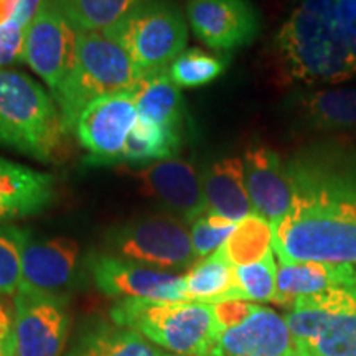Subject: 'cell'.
<instances>
[{"label":"cell","instance_id":"obj_29","mask_svg":"<svg viewBox=\"0 0 356 356\" xmlns=\"http://www.w3.org/2000/svg\"><path fill=\"white\" fill-rule=\"evenodd\" d=\"M226 65V58L210 55L198 48H190L173 61L168 73L178 88H198L221 76Z\"/></svg>","mask_w":356,"mask_h":356},{"label":"cell","instance_id":"obj_32","mask_svg":"<svg viewBox=\"0 0 356 356\" xmlns=\"http://www.w3.org/2000/svg\"><path fill=\"white\" fill-rule=\"evenodd\" d=\"M25 29L15 20L0 24V70L6 66L24 63Z\"/></svg>","mask_w":356,"mask_h":356},{"label":"cell","instance_id":"obj_8","mask_svg":"<svg viewBox=\"0 0 356 356\" xmlns=\"http://www.w3.org/2000/svg\"><path fill=\"white\" fill-rule=\"evenodd\" d=\"M13 310L19 356H61L71 325L68 297L22 286Z\"/></svg>","mask_w":356,"mask_h":356},{"label":"cell","instance_id":"obj_10","mask_svg":"<svg viewBox=\"0 0 356 356\" xmlns=\"http://www.w3.org/2000/svg\"><path fill=\"white\" fill-rule=\"evenodd\" d=\"M137 119L132 91L102 96L86 106L74 126L79 144L91 155L86 162L95 165L118 163Z\"/></svg>","mask_w":356,"mask_h":356},{"label":"cell","instance_id":"obj_24","mask_svg":"<svg viewBox=\"0 0 356 356\" xmlns=\"http://www.w3.org/2000/svg\"><path fill=\"white\" fill-rule=\"evenodd\" d=\"M181 144V134L137 119L129 132L118 163H147L172 159Z\"/></svg>","mask_w":356,"mask_h":356},{"label":"cell","instance_id":"obj_11","mask_svg":"<svg viewBox=\"0 0 356 356\" xmlns=\"http://www.w3.org/2000/svg\"><path fill=\"white\" fill-rule=\"evenodd\" d=\"M89 270L97 291L109 297L181 302L186 297L185 277L159 270L113 254H96L89 259Z\"/></svg>","mask_w":356,"mask_h":356},{"label":"cell","instance_id":"obj_13","mask_svg":"<svg viewBox=\"0 0 356 356\" xmlns=\"http://www.w3.org/2000/svg\"><path fill=\"white\" fill-rule=\"evenodd\" d=\"M144 195L175 213L178 220L193 222L208 211L202 173L188 160L165 159L132 172Z\"/></svg>","mask_w":356,"mask_h":356},{"label":"cell","instance_id":"obj_21","mask_svg":"<svg viewBox=\"0 0 356 356\" xmlns=\"http://www.w3.org/2000/svg\"><path fill=\"white\" fill-rule=\"evenodd\" d=\"M293 104L302 122L314 131L356 129V89H317L302 92Z\"/></svg>","mask_w":356,"mask_h":356},{"label":"cell","instance_id":"obj_7","mask_svg":"<svg viewBox=\"0 0 356 356\" xmlns=\"http://www.w3.org/2000/svg\"><path fill=\"white\" fill-rule=\"evenodd\" d=\"M113 256L167 273L198 262L185 222L173 216H149L114 226L106 234Z\"/></svg>","mask_w":356,"mask_h":356},{"label":"cell","instance_id":"obj_6","mask_svg":"<svg viewBox=\"0 0 356 356\" xmlns=\"http://www.w3.org/2000/svg\"><path fill=\"white\" fill-rule=\"evenodd\" d=\"M104 33L121 44L144 76L168 71L188 43L186 20L173 0H142Z\"/></svg>","mask_w":356,"mask_h":356},{"label":"cell","instance_id":"obj_16","mask_svg":"<svg viewBox=\"0 0 356 356\" xmlns=\"http://www.w3.org/2000/svg\"><path fill=\"white\" fill-rule=\"evenodd\" d=\"M207 356H299L286 318L257 305L243 323L225 330Z\"/></svg>","mask_w":356,"mask_h":356},{"label":"cell","instance_id":"obj_4","mask_svg":"<svg viewBox=\"0 0 356 356\" xmlns=\"http://www.w3.org/2000/svg\"><path fill=\"white\" fill-rule=\"evenodd\" d=\"M111 318L177 356H207L222 333L213 305L188 300L121 299Z\"/></svg>","mask_w":356,"mask_h":356},{"label":"cell","instance_id":"obj_25","mask_svg":"<svg viewBox=\"0 0 356 356\" xmlns=\"http://www.w3.org/2000/svg\"><path fill=\"white\" fill-rule=\"evenodd\" d=\"M142 0H51L78 33L104 32Z\"/></svg>","mask_w":356,"mask_h":356},{"label":"cell","instance_id":"obj_35","mask_svg":"<svg viewBox=\"0 0 356 356\" xmlns=\"http://www.w3.org/2000/svg\"><path fill=\"white\" fill-rule=\"evenodd\" d=\"M338 20L356 68V0H337Z\"/></svg>","mask_w":356,"mask_h":356},{"label":"cell","instance_id":"obj_20","mask_svg":"<svg viewBox=\"0 0 356 356\" xmlns=\"http://www.w3.org/2000/svg\"><path fill=\"white\" fill-rule=\"evenodd\" d=\"M184 277L188 302L215 305L228 300H244L236 266L231 264L222 248L198 261Z\"/></svg>","mask_w":356,"mask_h":356},{"label":"cell","instance_id":"obj_17","mask_svg":"<svg viewBox=\"0 0 356 356\" xmlns=\"http://www.w3.org/2000/svg\"><path fill=\"white\" fill-rule=\"evenodd\" d=\"M55 177L0 157V225L33 216L55 200Z\"/></svg>","mask_w":356,"mask_h":356},{"label":"cell","instance_id":"obj_5","mask_svg":"<svg viewBox=\"0 0 356 356\" xmlns=\"http://www.w3.org/2000/svg\"><path fill=\"white\" fill-rule=\"evenodd\" d=\"M142 78V71L118 42L104 32H84L78 33L73 68L51 96L70 132L76 126L83 109L92 101L134 91Z\"/></svg>","mask_w":356,"mask_h":356},{"label":"cell","instance_id":"obj_23","mask_svg":"<svg viewBox=\"0 0 356 356\" xmlns=\"http://www.w3.org/2000/svg\"><path fill=\"white\" fill-rule=\"evenodd\" d=\"M66 356H175L121 325L101 323L84 332Z\"/></svg>","mask_w":356,"mask_h":356},{"label":"cell","instance_id":"obj_9","mask_svg":"<svg viewBox=\"0 0 356 356\" xmlns=\"http://www.w3.org/2000/svg\"><path fill=\"white\" fill-rule=\"evenodd\" d=\"M78 32L51 0L43 6L25 29L24 63L43 79L55 95L76 60Z\"/></svg>","mask_w":356,"mask_h":356},{"label":"cell","instance_id":"obj_34","mask_svg":"<svg viewBox=\"0 0 356 356\" xmlns=\"http://www.w3.org/2000/svg\"><path fill=\"white\" fill-rule=\"evenodd\" d=\"M0 356H19L13 304L0 300Z\"/></svg>","mask_w":356,"mask_h":356},{"label":"cell","instance_id":"obj_22","mask_svg":"<svg viewBox=\"0 0 356 356\" xmlns=\"http://www.w3.org/2000/svg\"><path fill=\"white\" fill-rule=\"evenodd\" d=\"M132 95L139 119L180 132L186 115L185 101L168 71L145 74Z\"/></svg>","mask_w":356,"mask_h":356},{"label":"cell","instance_id":"obj_15","mask_svg":"<svg viewBox=\"0 0 356 356\" xmlns=\"http://www.w3.org/2000/svg\"><path fill=\"white\" fill-rule=\"evenodd\" d=\"M243 165L252 210L274 225L286 215L292 203L287 162L269 147L254 145L244 154Z\"/></svg>","mask_w":356,"mask_h":356},{"label":"cell","instance_id":"obj_14","mask_svg":"<svg viewBox=\"0 0 356 356\" xmlns=\"http://www.w3.org/2000/svg\"><path fill=\"white\" fill-rule=\"evenodd\" d=\"M22 286L35 291L68 297L66 292L76 284L81 273V249L74 239H30L22 259Z\"/></svg>","mask_w":356,"mask_h":356},{"label":"cell","instance_id":"obj_37","mask_svg":"<svg viewBox=\"0 0 356 356\" xmlns=\"http://www.w3.org/2000/svg\"><path fill=\"white\" fill-rule=\"evenodd\" d=\"M19 6V0H0V24L13 19V13Z\"/></svg>","mask_w":356,"mask_h":356},{"label":"cell","instance_id":"obj_18","mask_svg":"<svg viewBox=\"0 0 356 356\" xmlns=\"http://www.w3.org/2000/svg\"><path fill=\"white\" fill-rule=\"evenodd\" d=\"M328 289H346L356 296V267L328 262H282L277 266L274 304L292 307L300 297Z\"/></svg>","mask_w":356,"mask_h":356},{"label":"cell","instance_id":"obj_19","mask_svg":"<svg viewBox=\"0 0 356 356\" xmlns=\"http://www.w3.org/2000/svg\"><path fill=\"white\" fill-rule=\"evenodd\" d=\"M208 211L234 222L252 215V203L244 181L243 159L225 157L215 160L202 173Z\"/></svg>","mask_w":356,"mask_h":356},{"label":"cell","instance_id":"obj_1","mask_svg":"<svg viewBox=\"0 0 356 356\" xmlns=\"http://www.w3.org/2000/svg\"><path fill=\"white\" fill-rule=\"evenodd\" d=\"M287 168L292 203L273 225L277 259L356 264V154L310 149Z\"/></svg>","mask_w":356,"mask_h":356},{"label":"cell","instance_id":"obj_36","mask_svg":"<svg viewBox=\"0 0 356 356\" xmlns=\"http://www.w3.org/2000/svg\"><path fill=\"white\" fill-rule=\"evenodd\" d=\"M42 6L43 0H19V6H17L12 20H15L22 26H26L35 19V15L40 12Z\"/></svg>","mask_w":356,"mask_h":356},{"label":"cell","instance_id":"obj_3","mask_svg":"<svg viewBox=\"0 0 356 356\" xmlns=\"http://www.w3.org/2000/svg\"><path fill=\"white\" fill-rule=\"evenodd\" d=\"M66 137L55 97L33 78L0 70V147L50 163L65 152Z\"/></svg>","mask_w":356,"mask_h":356},{"label":"cell","instance_id":"obj_33","mask_svg":"<svg viewBox=\"0 0 356 356\" xmlns=\"http://www.w3.org/2000/svg\"><path fill=\"white\" fill-rule=\"evenodd\" d=\"M215 309V315L218 320V325L221 327V330H228L236 325L243 323L244 320H248L254 314L257 309L256 304H249L248 300H228L221 302V304L213 305Z\"/></svg>","mask_w":356,"mask_h":356},{"label":"cell","instance_id":"obj_27","mask_svg":"<svg viewBox=\"0 0 356 356\" xmlns=\"http://www.w3.org/2000/svg\"><path fill=\"white\" fill-rule=\"evenodd\" d=\"M299 356H356V299L337 312L327 327Z\"/></svg>","mask_w":356,"mask_h":356},{"label":"cell","instance_id":"obj_2","mask_svg":"<svg viewBox=\"0 0 356 356\" xmlns=\"http://www.w3.org/2000/svg\"><path fill=\"white\" fill-rule=\"evenodd\" d=\"M275 65L286 83H341L356 76L337 0H302L274 42Z\"/></svg>","mask_w":356,"mask_h":356},{"label":"cell","instance_id":"obj_31","mask_svg":"<svg viewBox=\"0 0 356 356\" xmlns=\"http://www.w3.org/2000/svg\"><path fill=\"white\" fill-rule=\"evenodd\" d=\"M236 226H238V222L226 220V218L211 211H207L198 220L191 222L190 238L198 261L211 256L213 252L225 246Z\"/></svg>","mask_w":356,"mask_h":356},{"label":"cell","instance_id":"obj_28","mask_svg":"<svg viewBox=\"0 0 356 356\" xmlns=\"http://www.w3.org/2000/svg\"><path fill=\"white\" fill-rule=\"evenodd\" d=\"M29 239V229L7 222L0 225V296H15L20 291L22 259Z\"/></svg>","mask_w":356,"mask_h":356},{"label":"cell","instance_id":"obj_12","mask_svg":"<svg viewBox=\"0 0 356 356\" xmlns=\"http://www.w3.org/2000/svg\"><path fill=\"white\" fill-rule=\"evenodd\" d=\"M186 20L195 37L218 51L252 43L261 29L249 0H186Z\"/></svg>","mask_w":356,"mask_h":356},{"label":"cell","instance_id":"obj_30","mask_svg":"<svg viewBox=\"0 0 356 356\" xmlns=\"http://www.w3.org/2000/svg\"><path fill=\"white\" fill-rule=\"evenodd\" d=\"M239 289L248 302H274L277 291V262L274 249L261 261L236 267Z\"/></svg>","mask_w":356,"mask_h":356},{"label":"cell","instance_id":"obj_26","mask_svg":"<svg viewBox=\"0 0 356 356\" xmlns=\"http://www.w3.org/2000/svg\"><path fill=\"white\" fill-rule=\"evenodd\" d=\"M222 251L236 267L261 261L273 251V225L252 213L238 222Z\"/></svg>","mask_w":356,"mask_h":356}]
</instances>
